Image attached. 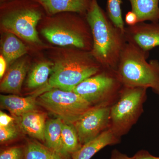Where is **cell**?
<instances>
[{
  "mask_svg": "<svg viewBox=\"0 0 159 159\" xmlns=\"http://www.w3.org/2000/svg\"><path fill=\"white\" fill-rule=\"evenodd\" d=\"M19 126L16 122L5 127H0V142L1 144L16 139L20 135Z\"/></svg>",
  "mask_w": 159,
  "mask_h": 159,
  "instance_id": "cell-23",
  "label": "cell"
},
{
  "mask_svg": "<svg viewBox=\"0 0 159 159\" xmlns=\"http://www.w3.org/2000/svg\"><path fill=\"white\" fill-rule=\"evenodd\" d=\"M127 42L133 43L144 51H148L159 46V23H137L125 27Z\"/></svg>",
  "mask_w": 159,
  "mask_h": 159,
  "instance_id": "cell-10",
  "label": "cell"
},
{
  "mask_svg": "<svg viewBox=\"0 0 159 159\" xmlns=\"http://www.w3.org/2000/svg\"><path fill=\"white\" fill-rule=\"evenodd\" d=\"M48 115L35 110L15 118L21 131L35 140L45 142V129Z\"/></svg>",
  "mask_w": 159,
  "mask_h": 159,
  "instance_id": "cell-11",
  "label": "cell"
},
{
  "mask_svg": "<svg viewBox=\"0 0 159 159\" xmlns=\"http://www.w3.org/2000/svg\"><path fill=\"white\" fill-rule=\"evenodd\" d=\"M148 51L126 41L121 52L116 70L123 86L151 88L159 94V61L148 62Z\"/></svg>",
  "mask_w": 159,
  "mask_h": 159,
  "instance_id": "cell-2",
  "label": "cell"
},
{
  "mask_svg": "<svg viewBox=\"0 0 159 159\" xmlns=\"http://www.w3.org/2000/svg\"><path fill=\"white\" fill-rule=\"evenodd\" d=\"M50 15L64 12L86 15L92 0H33Z\"/></svg>",
  "mask_w": 159,
  "mask_h": 159,
  "instance_id": "cell-14",
  "label": "cell"
},
{
  "mask_svg": "<svg viewBox=\"0 0 159 159\" xmlns=\"http://www.w3.org/2000/svg\"><path fill=\"white\" fill-rule=\"evenodd\" d=\"M103 68L90 51L80 50L59 57L54 63L46 91L52 89L72 91L84 80L100 72Z\"/></svg>",
  "mask_w": 159,
  "mask_h": 159,
  "instance_id": "cell-3",
  "label": "cell"
},
{
  "mask_svg": "<svg viewBox=\"0 0 159 159\" xmlns=\"http://www.w3.org/2000/svg\"><path fill=\"white\" fill-rule=\"evenodd\" d=\"M85 18L93 39L91 54L103 68L116 71L126 43L124 32L112 22L97 0L91 1Z\"/></svg>",
  "mask_w": 159,
  "mask_h": 159,
  "instance_id": "cell-1",
  "label": "cell"
},
{
  "mask_svg": "<svg viewBox=\"0 0 159 159\" xmlns=\"http://www.w3.org/2000/svg\"><path fill=\"white\" fill-rule=\"evenodd\" d=\"M42 90L31 96L21 97L15 95H1L0 102L2 108L9 111L14 118L31 111L37 109V97L43 93Z\"/></svg>",
  "mask_w": 159,
  "mask_h": 159,
  "instance_id": "cell-13",
  "label": "cell"
},
{
  "mask_svg": "<svg viewBox=\"0 0 159 159\" xmlns=\"http://www.w3.org/2000/svg\"><path fill=\"white\" fill-rule=\"evenodd\" d=\"M27 51L26 46L15 34L10 32L4 34L1 43V52L7 66L12 64Z\"/></svg>",
  "mask_w": 159,
  "mask_h": 159,
  "instance_id": "cell-16",
  "label": "cell"
},
{
  "mask_svg": "<svg viewBox=\"0 0 159 159\" xmlns=\"http://www.w3.org/2000/svg\"><path fill=\"white\" fill-rule=\"evenodd\" d=\"M125 21L128 26L134 25L138 23V16L134 11H128L125 14Z\"/></svg>",
  "mask_w": 159,
  "mask_h": 159,
  "instance_id": "cell-26",
  "label": "cell"
},
{
  "mask_svg": "<svg viewBox=\"0 0 159 159\" xmlns=\"http://www.w3.org/2000/svg\"><path fill=\"white\" fill-rule=\"evenodd\" d=\"M25 159H69L37 140H30L25 147Z\"/></svg>",
  "mask_w": 159,
  "mask_h": 159,
  "instance_id": "cell-20",
  "label": "cell"
},
{
  "mask_svg": "<svg viewBox=\"0 0 159 159\" xmlns=\"http://www.w3.org/2000/svg\"><path fill=\"white\" fill-rule=\"evenodd\" d=\"M40 6L33 0H20L5 4L2 7V26L26 41L40 44L36 30L42 17Z\"/></svg>",
  "mask_w": 159,
  "mask_h": 159,
  "instance_id": "cell-4",
  "label": "cell"
},
{
  "mask_svg": "<svg viewBox=\"0 0 159 159\" xmlns=\"http://www.w3.org/2000/svg\"><path fill=\"white\" fill-rule=\"evenodd\" d=\"M147 89L123 86L119 98L111 106L109 129L119 139L128 133L144 111Z\"/></svg>",
  "mask_w": 159,
  "mask_h": 159,
  "instance_id": "cell-5",
  "label": "cell"
},
{
  "mask_svg": "<svg viewBox=\"0 0 159 159\" xmlns=\"http://www.w3.org/2000/svg\"><path fill=\"white\" fill-rule=\"evenodd\" d=\"M7 64L6 60L3 57L2 55H1L0 57V77L2 79L5 75L6 71V67Z\"/></svg>",
  "mask_w": 159,
  "mask_h": 159,
  "instance_id": "cell-29",
  "label": "cell"
},
{
  "mask_svg": "<svg viewBox=\"0 0 159 159\" xmlns=\"http://www.w3.org/2000/svg\"><path fill=\"white\" fill-rule=\"evenodd\" d=\"M54 63L41 61L33 66L29 71L26 80V86L30 89L46 86L48 82Z\"/></svg>",
  "mask_w": 159,
  "mask_h": 159,
  "instance_id": "cell-19",
  "label": "cell"
},
{
  "mask_svg": "<svg viewBox=\"0 0 159 159\" xmlns=\"http://www.w3.org/2000/svg\"><path fill=\"white\" fill-rule=\"evenodd\" d=\"M0 159H25V148L13 146L4 149L0 153Z\"/></svg>",
  "mask_w": 159,
  "mask_h": 159,
  "instance_id": "cell-24",
  "label": "cell"
},
{
  "mask_svg": "<svg viewBox=\"0 0 159 159\" xmlns=\"http://www.w3.org/2000/svg\"><path fill=\"white\" fill-rule=\"evenodd\" d=\"M131 11L137 15L138 23L159 21V0H128Z\"/></svg>",
  "mask_w": 159,
  "mask_h": 159,
  "instance_id": "cell-18",
  "label": "cell"
},
{
  "mask_svg": "<svg viewBox=\"0 0 159 159\" xmlns=\"http://www.w3.org/2000/svg\"><path fill=\"white\" fill-rule=\"evenodd\" d=\"M121 139L114 134L110 129L81 146L72 154V159H91L99 151L109 145L119 144Z\"/></svg>",
  "mask_w": 159,
  "mask_h": 159,
  "instance_id": "cell-15",
  "label": "cell"
},
{
  "mask_svg": "<svg viewBox=\"0 0 159 159\" xmlns=\"http://www.w3.org/2000/svg\"><path fill=\"white\" fill-rule=\"evenodd\" d=\"M110 159H134V157H129L125 154L122 153L117 149L111 152Z\"/></svg>",
  "mask_w": 159,
  "mask_h": 159,
  "instance_id": "cell-28",
  "label": "cell"
},
{
  "mask_svg": "<svg viewBox=\"0 0 159 159\" xmlns=\"http://www.w3.org/2000/svg\"><path fill=\"white\" fill-rule=\"evenodd\" d=\"M123 85L116 71L103 68L80 83L72 91L93 107L111 106L119 98Z\"/></svg>",
  "mask_w": 159,
  "mask_h": 159,
  "instance_id": "cell-6",
  "label": "cell"
},
{
  "mask_svg": "<svg viewBox=\"0 0 159 159\" xmlns=\"http://www.w3.org/2000/svg\"><path fill=\"white\" fill-rule=\"evenodd\" d=\"M8 1V0H1V2H6V1Z\"/></svg>",
  "mask_w": 159,
  "mask_h": 159,
  "instance_id": "cell-30",
  "label": "cell"
},
{
  "mask_svg": "<svg viewBox=\"0 0 159 159\" xmlns=\"http://www.w3.org/2000/svg\"><path fill=\"white\" fill-rule=\"evenodd\" d=\"M15 122V119L9 116L8 114L2 111H0V127H5L11 125Z\"/></svg>",
  "mask_w": 159,
  "mask_h": 159,
  "instance_id": "cell-25",
  "label": "cell"
},
{
  "mask_svg": "<svg viewBox=\"0 0 159 159\" xmlns=\"http://www.w3.org/2000/svg\"></svg>",
  "mask_w": 159,
  "mask_h": 159,
  "instance_id": "cell-31",
  "label": "cell"
},
{
  "mask_svg": "<svg viewBox=\"0 0 159 159\" xmlns=\"http://www.w3.org/2000/svg\"><path fill=\"white\" fill-rule=\"evenodd\" d=\"M47 26L42 30L43 36L56 45L72 46L80 50L91 51L93 39L90 28L80 19L73 27H68L60 22Z\"/></svg>",
  "mask_w": 159,
  "mask_h": 159,
  "instance_id": "cell-8",
  "label": "cell"
},
{
  "mask_svg": "<svg viewBox=\"0 0 159 159\" xmlns=\"http://www.w3.org/2000/svg\"><path fill=\"white\" fill-rule=\"evenodd\" d=\"M61 134L64 149L69 155L76 152L82 146L80 142L76 129L73 124L63 122Z\"/></svg>",
  "mask_w": 159,
  "mask_h": 159,
  "instance_id": "cell-21",
  "label": "cell"
},
{
  "mask_svg": "<svg viewBox=\"0 0 159 159\" xmlns=\"http://www.w3.org/2000/svg\"><path fill=\"white\" fill-rule=\"evenodd\" d=\"M122 0H107V15L115 25L125 32V24L122 18L121 5Z\"/></svg>",
  "mask_w": 159,
  "mask_h": 159,
  "instance_id": "cell-22",
  "label": "cell"
},
{
  "mask_svg": "<svg viewBox=\"0 0 159 159\" xmlns=\"http://www.w3.org/2000/svg\"><path fill=\"white\" fill-rule=\"evenodd\" d=\"M29 70V62L25 59L18 60L13 62L1 81V92L6 93L20 94Z\"/></svg>",
  "mask_w": 159,
  "mask_h": 159,
  "instance_id": "cell-12",
  "label": "cell"
},
{
  "mask_svg": "<svg viewBox=\"0 0 159 159\" xmlns=\"http://www.w3.org/2000/svg\"><path fill=\"white\" fill-rule=\"evenodd\" d=\"M134 159H159V157L154 156L147 151H139L134 156Z\"/></svg>",
  "mask_w": 159,
  "mask_h": 159,
  "instance_id": "cell-27",
  "label": "cell"
},
{
  "mask_svg": "<svg viewBox=\"0 0 159 159\" xmlns=\"http://www.w3.org/2000/svg\"><path fill=\"white\" fill-rule=\"evenodd\" d=\"M111 107H93L74 123L81 145L109 128Z\"/></svg>",
  "mask_w": 159,
  "mask_h": 159,
  "instance_id": "cell-9",
  "label": "cell"
},
{
  "mask_svg": "<svg viewBox=\"0 0 159 159\" xmlns=\"http://www.w3.org/2000/svg\"><path fill=\"white\" fill-rule=\"evenodd\" d=\"M38 105L42 107L62 122L74 125L93 107L73 91L52 89L37 97Z\"/></svg>",
  "mask_w": 159,
  "mask_h": 159,
  "instance_id": "cell-7",
  "label": "cell"
},
{
  "mask_svg": "<svg viewBox=\"0 0 159 159\" xmlns=\"http://www.w3.org/2000/svg\"><path fill=\"white\" fill-rule=\"evenodd\" d=\"M62 120L58 118L49 119L46 122L45 129L46 145L64 156L70 155L64 149L62 140Z\"/></svg>",
  "mask_w": 159,
  "mask_h": 159,
  "instance_id": "cell-17",
  "label": "cell"
}]
</instances>
